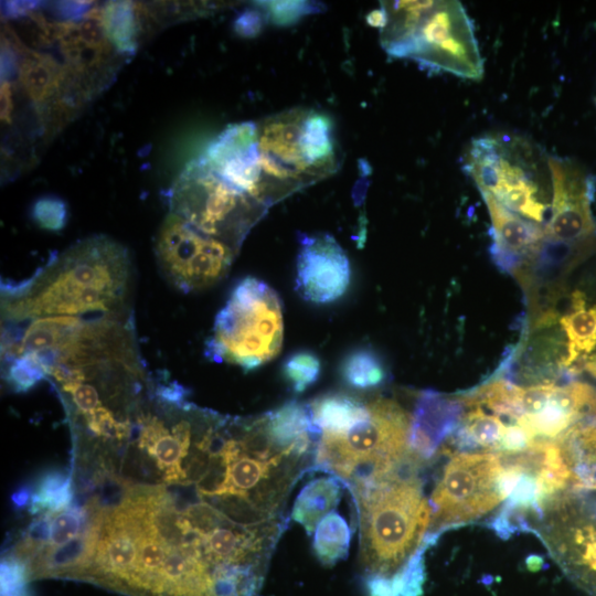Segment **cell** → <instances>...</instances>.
Here are the masks:
<instances>
[{
    "instance_id": "6da1fadb",
    "label": "cell",
    "mask_w": 596,
    "mask_h": 596,
    "mask_svg": "<svg viewBox=\"0 0 596 596\" xmlns=\"http://www.w3.org/2000/svg\"><path fill=\"white\" fill-rule=\"evenodd\" d=\"M76 581L127 596H260L273 549L195 483L95 479Z\"/></svg>"
},
{
    "instance_id": "7a4b0ae2",
    "label": "cell",
    "mask_w": 596,
    "mask_h": 596,
    "mask_svg": "<svg viewBox=\"0 0 596 596\" xmlns=\"http://www.w3.org/2000/svg\"><path fill=\"white\" fill-rule=\"evenodd\" d=\"M413 454L385 476L349 489L358 512L359 564L368 596H422L432 508Z\"/></svg>"
},
{
    "instance_id": "3957f363",
    "label": "cell",
    "mask_w": 596,
    "mask_h": 596,
    "mask_svg": "<svg viewBox=\"0 0 596 596\" xmlns=\"http://www.w3.org/2000/svg\"><path fill=\"white\" fill-rule=\"evenodd\" d=\"M132 288L127 247L106 235L89 236L54 255L31 277L2 281V323L132 313Z\"/></svg>"
},
{
    "instance_id": "277c9868",
    "label": "cell",
    "mask_w": 596,
    "mask_h": 596,
    "mask_svg": "<svg viewBox=\"0 0 596 596\" xmlns=\"http://www.w3.org/2000/svg\"><path fill=\"white\" fill-rule=\"evenodd\" d=\"M258 163L269 206L334 173L340 151L332 119L294 108L257 123Z\"/></svg>"
},
{
    "instance_id": "5b68a950",
    "label": "cell",
    "mask_w": 596,
    "mask_h": 596,
    "mask_svg": "<svg viewBox=\"0 0 596 596\" xmlns=\"http://www.w3.org/2000/svg\"><path fill=\"white\" fill-rule=\"evenodd\" d=\"M366 418L341 433L320 432L315 468L348 489L379 479L411 455L412 415L387 397L368 401Z\"/></svg>"
},
{
    "instance_id": "8992f818",
    "label": "cell",
    "mask_w": 596,
    "mask_h": 596,
    "mask_svg": "<svg viewBox=\"0 0 596 596\" xmlns=\"http://www.w3.org/2000/svg\"><path fill=\"white\" fill-rule=\"evenodd\" d=\"M393 57L479 81L483 76L473 24L459 1L409 2L381 43Z\"/></svg>"
},
{
    "instance_id": "52a82bcc",
    "label": "cell",
    "mask_w": 596,
    "mask_h": 596,
    "mask_svg": "<svg viewBox=\"0 0 596 596\" xmlns=\"http://www.w3.org/2000/svg\"><path fill=\"white\" fill-rule=\"evenodd\" d=\"M283 342L279 296L264 280L246 276L235 284L216 313L204 355L216 363L252 371L275 359Z\"/></svg>"
},
{
    "instance_id": "ba28073f",
    "label": "cell",
    "mask_w": 596,
    "mask_h": 596,
    "mask_svg": "<svg viewBox=\"0 0 596 596\" xmlns=\"http://www.w3.org/2000/svg\"><path fill=\"white\" fill-rule=\"evenodd\" d=\"M547 157L524 137L491 134L472 139L464 170L481 193H489L522 217L542 223L551 207L544 201L546 181L551 182Z\"/></svg>"
},
{
    "instance_id": "9c48e42d",
    "label": "cell",
    "mask_w": 596,
    "mask_h": 596,
    "mask_svg": "<svg viewBox=\"0 0 596 596\" xmlns=\"http://www.w3.org/2000/svg\"><path fill=\"white\" fill-rule=\"evenodd\" d=\"M430 497L425 542L433 545L448 529L479 520L510 496L514 476L499 454L451 453Z\"/></svg>"
},
{
    "instance_id": "30bf717a",
    "label": "cell",
    "mask_w": 596,
    "mask_h": 596,
    "mask_svg": "<svg viewBox=\"0 0 596 596\" xmlns=\"http://www.w3.org/2000/svg\"><path fill=\"white\" fill-rule=\"evenodd\" d=\"M171 213L193 228L235 252L267 213L268 207L217 175L199 157L191 161L169 191Z\"/></svg>"
},
{
    "instance_id": "8fae6325",
    "label": "cell",
    "mask_w": 596,
    "mask_h": 596,
    "mask_svg": "<svg viewBox=\"0 0 596 596\" xmlns=\"http://www.w3.org/2000/svg\"><path fill=\"white\" fill-rule=\"evenodd\" d=\"M533 532L563 573L596 596V491L566 490L551 500Z\"/></svg>"
},
{
    "instance_id": "7c38bea8",
    "label": "cell",
    "mask_w": 596,
    "mask_h": 596,
    "mask_svg": "<svg viewBox=\"0 0 596 596\" xmlns=\"http://www.w3.org/2000/svg\"><path fill=\"white\" fill-rule=\"evenodd\" d=\"M155 255L164 279L179 291L190 294L222 280L237 252L169 212L158 231Z\"/></svg>"
},
{
    "instance_id": "4fadbf2b",
    "label": "cell",
    "mask_w": 596,
    "mask_h": 596,
    "mask_svg": "<svg viewBox=\"0 0 596 596\" xmlns=\"http://www.w3.org/2000/svg\"><path fill=\"white\" fill-rule=\"evenodd\" d=\"M552 203L551 216L544 226L545 238L563 243H581L595 236L596 225L590 202L596 181L568 159L547 157Z\"/></svg>"
},
{
    "instance_id": "5bb4252c",
    "label": "cell",
    "mask_w": 596,
    "mask_h": 596,
    "mask_svg": "<svg viewBox=\"0 0 596 596\" xmlns=\"http://www.w3.org/2000/svg\"><path fill=\"white\" fill-rule=\"evenodd\" d=\"M295 290L307 302L328 305L340 299L351 281L345 251L329 233H299Z\"/></svg>"
},
{
    "instance_id": "9a60e30c",
    "label": "cell",
    "mask_w": 596,
    "mask_h": 596,
    "mask_svg": "<svg viewBox=\"0 0 596 596\" xmlns=\"http://www.w3.org/2000/svg\"><path fill=\"white\" fill-rule=\"evenodd\" d=\"M200 158L227 183L269 209L258 163L257 123L227 126Z\"/></svg>"
},
{
    "instance_id": "2e32d148",
    "label": "cell",
    "mask_w": 596,
    "mask_h": 596,
    "mask_svg": "<svg viewBox=\"0 0 596 596\" xmlns=\"http://www.w3.org/2000/svg\"><path fill=\"white\" fill-rule=\"evenodd\" d=\"M481 194L492 222V258L502 270L519 272L524 262H532L541 251L544 227L508 210L489 193Z\"/></svg>"
},
{
    "instance_id": "e0dca14e",
    "label": "cell",
    "mask_w": 596,
    "mask_h": 596,
    "mask_svg": "<svg viewBox=\"0 0 596 596\" xmlns=\"http://www.w3.org/2000/svg\"><path fill=\"white\" fill-rule=\"evenodd\" d=\"M461 411L459 398L423 392L412 415L411 451L423 461L432 458L456 429Z\"/></svg>"
},
{
    "instance_id": "ac0fdd59",
    "label": "cell",
    "mask_w": 596,
    "mask_h": 596,
    "mask_svg": "<svg viewBox=\"0 0 596 596\" xmlns=\"http://www.w3.org/2000/svg\"><path fill=\"white\" fill-rule=\"evenodd\" d=\"M567 337V355L560 363L572 375L585 366L586 356L596 345V306L588 307L583 292L572 296V311L560 319Z\"/></svg>"
},
{
    "instance_id": "d6986e66",
    "label": "cell",
    "mask_w": 596,
    "mask_h": 596,
    "mask_svg": "<svg viewBox=\"0 0 596 596\" xmlns=\"http://www.w3.org/2000/svg\"><path fill=\"white\" fill-rule=\"evenodd\" d=\"M561 446L571 471L568 489L596 491V416L573 427Z\"/></svg>"
},
{
    "instance_id": "ffe728a7",
    "label": "cell",
    "mask_w": 596,
    "mask_h": 596,
    "mask_svg": "<svg viewBox=\"0 0 596 596\" xmlns=\"http://www.w3.org/2000/svg\"><path fill=\"white\" fill-rule=\"evenodd\" d=\"M344 486L339 478L330 473L312 478L296 497L291 510L292 520L309 535L313 534L324 515L338 508Z\"/></svg>"
},
{
    "instance_id": "44dd1931",
    "label": "cell",
    "mask_w": 596,
    "mask_h": 596,
    "mask_svg": "<svg viewBox=\"0 0 596 596\" xmlns=\"http://www.w3.org/2000/svg\"><path fill=\"white\" fill-rule=\"evenodd\" d=\"M18 77L28 97L35 104H43L57 95L66 81V68L50 55L26 50L19 65Z\"/></svg>"
},
{
    "instance_id": "7402d4cb",
    "label": "cell",
    "mask_w": 596,
    "mask_h": 596,
    "mask_svg": "<svg viewBox=\"0 0 596 596\" xmlns=\"http://www.w3.org/2000/svg\"><path fill=\"white\" fill-rule=\"evenodd\" d=\"M312 421L320 432L341 433L368 417V401L331 393L309 403Z\"/></svg>"
},
{
    "instance_id": "603a6c76",
    "label": "cell",
    "mask_w": 596,
    "mask_h": 596,
    "mask_svg": "<svg viewBox=\"0 0 596 596\" xmlns=\"http://www.w3.org/2000/svg\"><path fill=\"white\" fill-rule=\"evenodd\" d=\"M106 36L116 52L131 55L138 46L140 23L131 1H109L102 7Z\"/></svg>"
},
{
    "instance_id": "cb8c5ba5",
    "label": "cell",
    "mask_w": 596,
    "mask_h": 596,
    "mask_svg": "<svg viewBox=\"0 0 596 596\" xmlns=\"http://www.w3.org/2000/svg\"><path fill=\"white\" fill-rule=\"evenodd\" d=\"M350 540L351 530L348 521L338 511H331L313 531L315 555L321 564L334 565L347 557Z\"/></svg>"
},
{
    "instance_id": "d4e9b609",
    "label": "cell",
    "mask_w": 596,
    "mask_h": 596,
    "mask_svg": "<svg viewBox=\"0 0 596 596\" xmlns=\"http://www.w3.org/2000/svg\"><path fill=\"white\" fill-rule=\"evenodd\" d=\"M74 498L71 473L62 470H50L40 477L35 488H31L28 510L33 515L56 511L72 503Z\"/></svg>"
},
{
    "instance_id": "484cf974",
    "label": "cell",
    "mask_w": 596,
    "mask_h": 596,
    "mask_svg": "<svg viewBox=\"0 0 596 596\" xmlns=\"http://www.w3.org/2000/svg\"><path fill=\"white\" fill-rule=\"evenodd\" d=\"M340 373L348 386L362 391L377 387L386 380L382 359L368 348L351 351L342 361Z\"/></svg>"
},
{
    "instance_id": "4316f807",
    "label": "cell",
    "mask_w": 596,
    "mask_h": 596,
    "mask_svg": "<svg viewBox=\"0 0 596 596\" xmlns=\"http://www.w3.org/2000/svg\"><path fill=\"white\" fill-rule=\"evenodd\" d=\"M281 374L291 391L300 394L318 381L321 374V361L311 351H296L283 362Z\"/></svg>"
},
{
    "instance_id": "83f0119b",
    "label": "cell",
    "mask_w": 596,
    "mask_h": 596,
    "mask_svg": "<svg viewBox=\"0 0 596 596\" xmlns=\"http://www.w3.org/2000/svg\"><path fill=\"white\" fill-rule=\"evenodd\" d=\"M267 21L277 25H290L306 14L320 11L319 4L309 1H257Z\"/></svg>"
},
{
    "instance_id": "f1b7e54d",
    "label": "cell",
    "mask_w": 596,
    "mask_h": 596,
    "mask_svg": "<svg viewBox=\"0 0 596 596\" xmlns=\"http://www.w3.org/2000/svg\"><path fill=\"white\" fill-rule=\"evenodd\" d=\"M31 216L40 227L60 231L67 221V206L65 201L57 196H42L33 203Z\"/></svg>"
},
{
    "instance_id": "f546056e",
    "label": "cell",
    "mask_w": 596,
    "mask_h": 596,
    "mask_svg": "<svg viewBox=\"0 0 596 596\" xmlns=\"http://www.w3.org/2000/svg\"><path fill=\"white\" fill-rule=\"evenodd\" d=\"M81 40L89 47L113 52L102 22V9L94 8L78 22Z\"/></svg>"
},
{
    "instance_id": "4dcf8cb0",
    "label": "cell",
    "mask_w": 596,
    "mask_h": 596,
    "mask_svg": "<svg viewBox=\"0 0 596 596\" xmlns=\"http://www.w3.org/2000/svg\"><path fill=\"white\" fill-rule=\"evenodd\" d=\"M267 21L265 12L255 4V8L245 9L234 20V31L242 38H254Z\"/></svg>"
},
{
    "instance_id": "1f68e13d",
    "label": "cell",
    "mask_w": 596,
    "mask_h": 596,
    "mask_svg": "<svg viewBox=\"0 0 596 596\" xmlns=\"http://www.w3.org/2000/svg\"><path fill=\"white\" fill-rule=\"evenodd\" d=\"M89 1H58L52 7L53 13L64 20V22H76L84 18L92 10Z\"/></svg>"
},
{
    "instance_id": "d6a6232c",
    "label": "cell",
    "mask_w": 596,
    "mask_h": 596,
    "mask_svg": "<svg viewBox=\"0 0 596 596\" xmlns=\"http://www.w3.org/2000/svg\"><path fill=\"white\" fill-rule=\"evenodd\" d=\"M18 57L13 45L11 46L8 39L1 41V82H8L13 79L19 74Z\"/></svg>"
},
{
    "instance_id": "836d02e7",
    "label": "cell",
    "mask_w": 596,
    "mask_h": 596,
    "mask_svg": "<svg viewBox=\"0 0 596 596\" xmlns=\"http://www.w3.org/2000/svg\"><path fill=\"white\" fill-rule=\"evenodd\" d=\"M39 3V1H4L1 6L2 14L6 18L15 19L31 13Z\"/></svg>"
},
{
    "instance_id": "e575fe53",
    "label": "cell",
    "mask_w": 596,
    "mask_h": 596,
    "mask_svg": "<svg viewBox=\"0 0 596 596\" xmlns=\"http://www.w3.org/2000/svg\"><path fill=\"white\" fill-rule=\"evenodd\" d=\"M10 83L1 82V120L11 123L13 96Z\"/></svg>"
},
{
    "instance_id": "d590c367",
    "label": "cell",
    "mask_w": 596,
    "mask_h": 596,
    "mask_svg": "<svg viewBox=\"0 0 596 596\" xmlns=\"http://www.w3.org/2000/svg\"><path fill=\"white\" fill-rule=\"evenodd\" d=\"M366 21L370 25L380 28V30L385 25L386 14L384 9L380 6V9L371 11L366 15Z\"/></svg>"
}]
</instances>
